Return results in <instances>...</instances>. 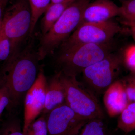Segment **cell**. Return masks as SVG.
<instances>
[{"label": "cell", "mask_w": 135, "mask_h": 135, "mask_svg": "<svg viewBox=\"0 0 135 135\" xmlns=\"http://www.w3.org/2000/svg\"><path fill=\"white\" fill-rule=\"evenodd\" d=\"M65 101V90L61 72L58 71L47 82L46 102L42 114H47Z\"/></svg>", "instance_id": "12"}, {"label": "cell", "mask_w": 135, "mask_h": 135, "mask_svg": "<svg viewBox=\"0 0 135 135\" xmlns=\"http://www.w3.org/2000/svg\"><path fill=\"white\" fill-rule=\"evenodd\" d=\"M0 135H25L21 129L20 121L11 118L6 121L0 127Z\"/></svg>", "instance_id": "19"}, {"label": "cell", "mask_w": 135, "mask_h": 135, "mask_svg": "<svg viewBox=\"0 0 135 135\" xmlns=\"http://www.w3.org/2000/svg\"><path fill=\"white\" fill-rule=\"evenodd\" d=\"M7 2L0 0V22L1 21L5 12V6Z\"/></svg>", "instance_id": "24"}, {"label": "cell", "mask_w": 135, "mask_h": 135, "mask_svg": "<svg viewBox=\"0 0 135 135\" xmlns=\"http://www.w3.org/2000/svg\"><path fill=\"white\" fill-rule=\"evenodd\" d=\"M71 3H51L44 14L41 20L42 36L46 34L50 30L65 10Z\"/></svg>", "instance_id": "13"}, {"label": "cell", "mask_w": 135, "mask_h": 135, "mask_svg": "<svg viewBox=\"0 0 135 135\" xmlns=\"http://www.w3.org/2000/svg\"><path fill=\"white\" fill-rule=\"evenodd\" d=\"M104 94V103L109 116L111 118L119 116L129 103L120 80L114 81Z\"/></svg>", "instance_id": "11"}, {"label": "cell", "mask_w": 135, "mask_h": 135, "mask_svg": "<svg viewBox=\"0 0 135 135\" xmlns=\"http://www.w3.org/2000/svg\"><path fill=\"white\" fill-rule=\"evenodd\" d=\"M60 71L65 90L66 104L85 120L104 119L103 111L95 95L83 83L79 81L77 77L68 76Z\"/></svg>", "instance_id": "4"}, {"label": "cell", "mask_w": 135, "mask_h": 135, "mask_svg": "<svg viewBox=\"0 0 135 135\" xmlns=\"http://www.w3.org/2000/svg\"><path fill=\"white\" fill-rule=\"evenodd\" d=\"M124 24L129 27L130 28L131 32V33L133 38L135 41V22L126 23Z\"/></svg>", "instance_id": "25"}, {"label": "cell", "mask_w": 135, "mask_h": 135, "mask_svg": "<svg viewBox=\"0 0 135 135\" xmlns=\"http://www.w3.org/2000/svg\"><path fill=\"white\" fill-rule=\"evenodd\" d=\"M32 16L28 0H16L5 10L1 29L11 43V53L29 38Z\"/></svg>", "instance_id": "5"}, {"label": "cell", "mask_w": 135, "mask_h": 135, "mask_svg": "<svg viewBox=\"0 0 135 135\" xmlns=\"http://www.w3.org/2000/svg\"><path fill=\"white\" fill-rule=\"evenodd\" d=\"M10 97L7 90L4 87H0V116L4 110L8 107L10 104Z\"/></svg>", "instance_id": "23"}, {"label": "cell", "mask_w": 135, "mask_h": 135, "mask_svg": "<svg viewBox=\"0 0 135 135\" xmlns=\"http://www.w3.org/2000/svg\"><path fill=\"white\" fill-rule=\"evenodd\" d=\"M33 36L24 47L11 53L0 69V87L7 90L11 109L19 104L38 76L40 60Z\"/></svg>", "instance_id": "1"}, {"label": "cell", "mask_w": 135, "mask_h": 135, "mask_svg": "<svg viewBox=\"0 0 135 135\" xmlns=\"http://www.w3.org/2000/svg\"><path fill=\"white\" fill-rule=\"evenodd\" d=\"M77 135H111L103 119L90 120L83 127Z\"/></svg>", "instance_id": "16"}, {"label": "cell", "mask_w": 135, "mask_h": 135, "mask_svg": "<svg viewBox=\"0 0 135 135\" xmlns=\"http://www.w3.org/2000/svg\"><path fill=\"white\" fill-rule=\"evenodd\" d=\"M31 12L32 22L29 37L33 35L38 20L51 3V0H28Z\"/></svg>", "instance_id": "15"}, {"label": "cell", "mask_w": 135, "mask_h": 135, "mask_svg": "<svg viewBox=\"0 0 135 135\" xmlns=\"http://www.w3.org/2000/svg\"><path fill=\"white\" fill-rule=\"evenodd\" d=\"M117 127L126 134L135 130V102L128 103L119 115Z\"/></svg>", "instance_id": "14"}, {"label": "cell", "mask_w": 135, "mask_h": 135, "mask_svg": "<svg viewBox=\"0 0 135 135\" xmlns=\"http://www.w3.org/2000/svg\"><path fill=\"white\" fill-rule=\"evenodd\" d=\"M2 1H5V2H8V0H2Z\"/></svg>", "instance_id": "28"}, {"label": "cell", "mask_w": 135, "mask_h": 135, "mask_svg": "<svg viewBox=\"0 0 135 135\" xmlns=\"http://www.w3.org/2000/svg\"><path fill=\"white\" fill-rule=\"evenodd\" d=\"M46 115L49 135H77L88 121L80 117L65 103Z\"/></svg>", "instance_id": "8"}, {"label": "cell", "mask_w": 135, "mask_h": 135, "mask_svg": "<svg viewBox=\"0 0 135 135\" xmlns=\"http://www.w3.org/2000/svg\"><path fill=\"white\" fill-rule=\"evenodd\" d=\"M115 46L113 40L100 44H86L59 53L56 59L59 71L66 75L77 77L87 68L114 52Z\"/></svg>", "instance_id": "3"}, {"label": "cell", "mask_w": 135, "mask_h": 135, "mask_svg": "<svg viewBox=\"0 0 135 135\" xmlns=\"http://www.w3.org/2000/svg\"><path fill=\"white\" fill-rule=\"evenodd\" d=\"M123 64L120 54L113 52L83 70V83L96 96L104 93L117 80Z\"/></svg>", "instance_id": "7"}, {"label": "cell", "mask_w": 135, "mask_h": 135, "mask_svg": "<svg viewBox=\"0 0 135 135\" xmlns=\"http://www.w3.org/2000/svg\"><path fill=\"white\" fill-rule=\"evenodd\" d=\"M25 135H49L46 114H42L28 126Z\"/></svg>", "instance_id": "17"}, {"label": "cell", "mask_w": 135, "mask_h": 135, "mask_svg": "<svg viewBox=\"0 0 135 135\" xmlns=\"http://www.w3.org/2000/svg\"><path fill=\"white\" fill-rule=\"evenodd\" d=\"M1 21L0 22V29H1Z\"/></svg>", "instance_id": "29"}, {"label": "cell", "mask_w": 135, "mask_h": 135, "mask_svg": "<svg viewBox=\"0 0 135 135\" xmlns=\"http://www.w3.org/2000/svg\"><path fill=\"white\" fill-rule=\"evenodd\" d=\"M131 73L133 74V75H134L135 77V73Z\"/></svg>", "instance_id": "30"}, {"label": "cell", "mask_w": 135, "mask_h": 135, "mask_svg": "<svg viewBox=\"0 0 135 135\" xmlns=\"http://www.w3.org/2000/svg\"><path fill=\"white\" fill-rule=\"evenodd\" d=\"M119 1L121 2H123L126 1H128V0H119Z\"/></svg>", "instance_id": "27"}, {"label": "cell", "mask_w": 135, "mask_h": 135, "mask_svg": "<svg viewBox=\"0 0 135 135\" xmlns=\"http://www.w3.org/2000/svg\"><path fill=\"white\" fill-rule=\"evenodd\" d=\"M121 30L119 24L113 19L99 23L82 24L60 45V53L82 44L110 42Z\"/></svg>", "instance_id": "6"}, {"label": "cell", "mask_w": 135, "mask_h": 135, "mask_svg": "<svg viewBox=\"0 0 135 135\" xmlns=\"http://www.w3.org/2000/svg\"><path fill=\"white\" fill-rule=\"evenodd\" d=\"M120 56L123 64L131 73H135V44L127 46Z\"/></svg>", "instance_id": "20"}, {"label": "cell", "mask_w": 135, "mask_h": 135, "mask_svg": "<svg viewBox=\"0 0 135 135\" xmlns=\"http://www.w3.org/2000/svg\"><path fill=\"white\" fill-rule=\"evenodd\" d=\"M120 14V7L111 0H95L85 8L80 25L85 23L106 22L119 16Z\"/></svg>", "instance_id": "10"}, {"label": "cell", "mask_w": 135, "mask_h": 135, "mask_svg": "<svg viewBox=\"0 0 135 135\" xmlns=\"http://www.w3.org/2000/svg\"><path fill=\"white\" fill-rule=\"evenodd\" d=\"M129 103L135 102V77L133 74L121 79Z\"/></svg>", "instance_id": "21"}, {"label": "cell", "mask_w": 135, "mask_h": 135, "mask_svg": "<svg viewBox=\"0 0 135 135\" xmlns=\"http://www.w3.org/2000/svg\"><path fill=\"white\" fill-rule=\"evenodd\" d=\"M11 53V45L9 39L0 29V62L5 61Z\"/></svg>", "instance_id": "22"}, {"label": "cell", "mask_w": 135, "mask_h": 135, "mask_svg": "<svg viewBox=\"0 0 135 135\" xmlns=\"http://www.w3.org/2000/svg\"><path fill=\"white\" fill-rule=\"evenodd\" d=\"M120 10L119 17L123 24L135 22V0H128L122 2Z\"/></svg>", "instance_id": "18"}, {"label": "cell", "mask_w": 135, "mask_h": 135, "mask_svg": "<svg viewBox=\"0 0 135 135\" xmlns=\"http://www.w3.org/2000/svg\"><path fill=\"white\" fill-rule=\"evenodd\" d=\"M91 0H75L47 32L42 36L37 49L40 60L54 53L79 27L85 8Z\"/></svg>", "instance_id": "2"}, {"label": "cell", "mask_w": 135, "mask_h": 135, "mask_svg": "<svg viewBox=\"0 0 135 135\" xmlns=\"http://www.w3.org/2000/svg\"><path fill=\"white\" fill-rule=\"evenodd\" d=\"M47 82L43 67L41 66L36 81L25 96L23 133L43 112L46 102Z\"/></svg>", "instance_id": "9"}, {"label": "cell", "mask_w": 135, "mask_h": 135, "mask_svg": "<svg viewBox=\"0 0 135 135\" xmlns=\"http://www.w3.org/2000/svg\"><path fill=\"white\" fill-rule=\"evenodd\" d=\"M75 0H51V3H72Z\"/></svg>", "instance_id": "26"}]
</instances>
